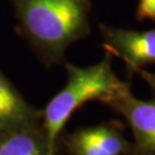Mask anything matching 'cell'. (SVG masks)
Masks as SVG:
<instances>
[{
    "label": "cell",
    "mask_w": 155,
    "mask_h": 155,
    "mask_svg": "<svg viewBox=\"0 0 155 155\" xmlns=\"http://www.w3.org/2000/svg\"><path fill=\"white\" fill-rule=\"evenodd\" d=\"M17 30L47 64L62 62L67 48L90 35V0H11Z\"/></svg>",
    "instance_id": "6da1fadb"
},
{
    "label": "cell",
    "mask_w": 155,
    "mask_h": 155,
    "mask_svg": "<svg viewBox=\"0 0 155 155\" xmlns=\"http://www.w3.org/2000/svg\"><path fill=\"white\" fill-rule=\"evenodd\" d=\"M111 56L106 52L101 61L89 67L66 63L68 72L66 85L47 104L41 117V129L48 155H56L59 134L77 108L92 100L107 104L130 86L114 72Z\"/></svg>",
    "instance_id": "7a4b0ae2"
},
{
    "label": "cell",
    "mask_w": 155,
    "mask_h": 155,
    "mask_svg": "<svg viewBox=\"0 0 155 155\" xmlns=\"http://www.w3.org/2000/svg\"><path fill=\"white\" fill-rule=\"evenodd\" d=\"M104 48L122 60L129 71L134 72L146 64H155V29L129 30L99 24Z\"/></svg>",
    "instance_id": "3957f363"
},
{
    "label": "cell",
    "mask_w": 155,
    "mask_h": 155,
    "mask_svg": "<svg viewBox=\"0 0 155 155\" xmlns=\"http://www.w3.org/2000/svg\"><path fill=\"white\" fill-rule=\"evenodd\" d=\"M106 105L127 122L134 138L133 153L155 155V99H137L129 86Z\"/></svg>",
    "instance_id": "277c9868"
},
{
    "label": "cell",
    "mask_w": 155,
    "mask_h": 155,
    "mask_svg": "<svg viewBox=\"0 0 155 155\" xmlns=\"http://www.w3.org/2000/svg\"><path fill=\"white\" fill-rule=\"evenodd\" d=\"M41 117L0 71V134L39 125Z\"/></svg>",
    "instance_id": "5b68a950"
},
{
    "label": "cell",
    "mask_w": 155,
    "mask_h": 155,
    "mask_svg": "<svg viewBox=\"0 0 155 155\" xmlns=\"http://www.w3.org/2000/svg\"><path fill=\"white\" fill-rule=\"evenodd\" d=\"M0 155H48L41 124L0 134Z\"/></svg>",
    "instance_id": "8992f818"
},
{
    "label": "cell",
    "mask_w": 155,
    "mask_h": 155,
    "mask_svg": "<svg viewBox=\"0 0 155 155\" xmlns=\"http://www.w3.org/2000/svg\"><path fill=\"white\" fill-rule=\"evenodd\" d=\"M84 129L90 138L111 155H129L132 152L133 145L127 141L124 129L117 121Z\"/></svg>",
    "instance_id": "52a82bcc"
},
{
    "label": "cell",
    "mask_w": 155,
    "mask_h": 155,
    "mask_svg": "<svg viewBox=\"0 0 155 155\" xmlns=\"http://www.w3.org/2000/svg\"><path fill=\"white\" fill-rule=\"evenodd\" d=\"M64 145L69 155H111L90 138L84 127L68 134Z\"/></svg>",
    "instance_id": "ba28073f"
},
{
    "label": "cell",
    "mask_w": 155,
    "mask_h": 155,
    "mask_svg": "<svg viewBox=\"0 0 155 155\" xmlns=\"http://www.w3.org/2000/svg\"><path fill=\"white\" fill-rule=\"evenodd\" d=\"M136 17L139 21H155V0H139Z\"/></svg>",
    "instance_id": "9c48e42d"
},
{
    "label": "cell",
    "mask_w": 155,
    "mask_h": 155,
    "mask_svg": "<svg viewBox=\"0 0 155 155\" xmlns=\"http://www.w3.org/2000/svg\"><path fill=\"white\" fill-rule=\"evenodd\" d=\"M136 74H139L140 75V77L144 79L146 83L150 85L152 89L154 90L155 92V72H150L147 71V70H145V69H137L136 70Z\"/></svg>",
    "instance_id": "30bf717a"
},
{
    "label": "cell",
    "mask_w": 155,
    "mask_h": 155,
    "mask_svg": "<svg viewBox=\"0 0 155 155\" xmlns=\"http://www.w3.org/2000/svg\"><path fill=\"white\" fill-rule=\"evenodd\" d=\"M129 155H138V154H136V153H133V152H131V153H130Z\"/></svg>",
    "instance_id": "8fae6325"
}]
</instances>
